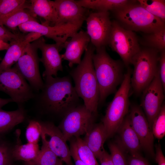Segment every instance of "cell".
I'll list each match as a JSON object with an SVG mask.
<instances>
[{"label": "cell", "mask_w": 165, "mask_h": 165, "mask_svg": "<svg viewBox=\"0 0 165 165\" xmlns=\"http://www.w3.org/2000/svg\"><path fill=\"white\" fill-rule=\"evenodd\" d=\"M38 97L49 110L64 116L78 106L79 97L72 85L71 77H47Z\"/></svg>", "instance_id": "1"}, {"label": "cell", "mask_w": 165, "mask_h": 165, "mask_svg": "<svg viewBox=\"0 0 165 165\" xmlns=\"http://www.w3.org/2000/svg\"><path fill=\"white\" fill-rule=\"evenodd\" d=\"M95 48L90 43L80 63L70 72L78 95L86 108L95 115L99 98V89L93 61Z\"/></svg>", "instance_id": "2"}, {"label": "cell", "mask_w": 165, "mask_h": 165, "mask_svg": "<svg viewBox=\"0 0 165 165\" xmlns=\"http://www.w3.org/2000/svg\"><path fill=\"white\" fill-rule=\"evenodd\" d=\"M93 61L99 89V104L114 93L124 78L123 64L119 60L112 58L107 52L105 47L96 49Z\"/></svg>", "instance_id": "3"}, {"label": "cell", "mask_w": 165, "mask_h": 165, "mask_svg": "<svg viewBox=\"0 0 165 165\" xmlns=\"http://www.w3.org/2000/svg\"><path fill=\"white\" fill-rule=\"evenodd\" d=\"M113 12L121 25L133 31L148 34L165 27V23L150 13L137 1L131 0Z\"/></svg>", "instance_id": "4"}, {"label": "cell", "mask_w": 165, "mask_h": 165, "mask_svg": "<svg viewBox=\"0 0 165 165\" xmlns=\"http://www.w3.org/2000/svg\"><path fill=\"white\" fill-rule=\"evenodd\" d=\"M160 52L145 47L133 57L131 64L134 67L131 77V87L136 94L141 93L159 71Z\"/></svg>", "instance_id": "5"}, {"label": "cell", "mask_w": 165, "mask_h": 165, "mask_svg": "<svg viewBox=\"0 0 165 165\" xmlns=\"http://www.w3.org/2000/svg\"><path fill=\"white\" fill-rule=\"evenodd\" d=\"M131 72L128 69L124 74L121 86L108 105L102 119L108 138L117 132L128 112L129 97L131 88Z\"/></svg>", "instance_id": "6"}, {"label": "cell", "mask_w": 165, "mask_h": 165, "mask_svg": "<svg viewBox=\"0 0 165 165\" xmlns=\"http://www.w3.org/2000/svg\"><path fill=\"white\" fill-rule=\"evenodd\" d=\"M108 45L118 54L127 67L131 64L133 57L141 48L134 31L125 28L117 20L112 21Z\"/></svg>", "instance_id": "7"}, {"label": "cell", "mask_w": 165, "mask_h": 165, "mask_svg": "<svg viewBox=\"0 0 165 165\" xmlns=\"http://www.w3.org/2000/svg\"><path fill=\"white\" fill-rule=\"evenodd\" d=\"M95 116L84 105H78L68 112L59 126L65 141L85 134L94 124Z\"/></svg>", "instance_id": "8"}, {"label": "cell", "mask_w": 165, "mask_h": 165, "mask_svg": "<svg viewBox=\"0 0 165 165\" xmlns=\"http://www.w3.org/2000/svg\"><path fill=\"white\" fill-rule=\"evenodd\" d=\"M0 91L7 94L13 101L19 104L33 97L31 86L15 66L0 71Z\"/></svg>", "instance_id": "9"}, {"label": "cell", "mask_w": 165, "mask_h": 165, "mask_svg": "<svg viewBox=\"0 0 165 165\" xmlns=\"http://www.w3.org/2000/svg\"><path fill=\"white\" fill-rule=\"evenodd\" d=\"M38 49L36 40L28 44L15 65L32 87L37 91L41 90L44 84L39 70Z\"/></svg>", "instance_id": "10"}, {"label": "cell", "mask_w": 165, "mask_h": 165, "mask_svg": "<svg viewBox=\"0 0 165 165\" xmlns=\"http://www.w3.org/2000/svg\"><path fill=\"white\" fill-rule=\"evenodd\" d=\"M82 24L68 23L54 26L41 24L37 21H30L19 25L18 28L24 32H35L52 39L56 43L62 45L69 38L78 32Z\"/></svg>", "instance_id": "11"}, {"label": "cell", "mask_w": 165, "mask_h": 165, "mask_svg": "<svg viewBox=\"0 0 165 165\" xmlns=\"http://www.w3.org/2000/svg\"><path fill=\"white\" fill-rule=\"evenodd\" d=\"M85 20L86 32L91 43L96 49L105 47L108 44L112 28L109 12L89 13Z\"/></svg>", "instance_id": "12"}, {"label": "cell", "mask_w": 165, "mask_h": 165, "mask_svg": "<svg viewBox=\"0 0 165 165\" xmlns=\"http://www.w3.org/2000/svg\"><path fill=\"white\" fill-rule=\"evenodd\" d=\"M164 92L159 71L142 92L140 106L144 110L151 129L153 122L163 103Z\"/></svg>", "instance_id": "13"}, {"label": "cell", "mask_w": 165, "mask_h": 165, "mask_svg": "<svg viewBox=\"0 0 165 165\" xmlns=\"http://www.w3.org/2000/svg\"><path fill=\"white\" fill-rule=\"evenodd\" d=\"M41 137L46 145L66 165H74L66 141L60 129L50 123H41Z\"/></svg>", "instance_id": "14"}, {"label": "cell", "mask_w": 165, "mask_h": 165, "mask_svg": "<svg viewBox=\"0 0 165 165\" xmlns=\"http://www.w3.org/2000/svg\"><path fill=\"white\" fill-rule=\"evenodd\" d=\"M129 115L133 128L140 141L142 148L150 156L155 158L154 137L141 107L137 105H133Z\"/></svg>", "instance_id": "15"}, {"label": "cell", "mask_w": 165, "mask_h": 165, "mask_svg": "<svg viewBox=\"0 0 165 165\" xmlns=\"http://www.w3.org/2000/svg\"><path fill=\"white\" fill-rule=\"evenodd\" d=\"M36 42L38 49L42 52L40 61L43 63L45 69L42 74L43 78L56 77L59 71H63L62 59L59 53L62 49V45L56 43H46L42 36L36 40Z\"/></svg>", "instance_id": "16"}, {"label": "cell", "mask_w": 165, "mask_h": 165, "mask_svg": "<svg viewBox=\"0 0 165 165\" xmlns=\"http://www.w3.org/2000/svg\"><path fill=\"white\" fill-rule=\"evenodd\" d=\"M58 16L57 25L68 23L82 24L89 13V9L79 5L77 1H54Z\"/></svg>", "instance_id": "17"}, {"label": "cell", "mask_w": 165, "mask_h": 165, "mask_svg": "<svg viewBox=\"0 0 165 165\" xmlns=\"http://www.w3.org/2000/svg\"><path fill=\"white\" fill-rule=\"evenodd\" d=\"M69 40L62 45L64 53L61 54L62 59L68 62V65L72 67L81 61V56L90 42V38L86 31L81 30L75 33Z\"/></svg>", "instance_id": "18"}, {"label": "cell", "mask_w": 165, "mask_h": 165, "mask_svg": "<svg viewBox=\"0 0 165 165\" xmlns=\"http://www.w3.org/2000/svg\"><path fill=\"white\" fill-rule=\"evenodd\" d=\"M41 36L40 34L30 32L21 40L9 43L10 46L7 50L5 56L0 63V71L10 68L16 63L22 55L27 45Z\"/></svg>", "instance_id": "19"}, {"label": "cell", "mask_w": 165, "mask_h": 165, "mask_svg": "<svg viewBox=\"0 0 165 165\" xmlns=\"http://www.w3.org/2000/svg\"><path fill=\"white\" fill-rule=\"evenodd\" d=\"M118 131L120 135L118 143L124 149L131 155H141L140 142L133 128L129 115L126 116Z\"/></svg>", "instance_id": "20"}, {"label": "cell", "mask_w": 165, "mask_h": 165, "mask_svg": "<svg viewBox=\"0 0 165 165\" xmlns=\"http://www.w3.org/2000/svg\"><path fill=\"white\" fill-rule=\"evenodd\" d=\"M108 137L103 123L93 124L85 134L83 140L98 160L105 150L104 144Z\"/></svg>", "instance_id": "21"}, {"label": "cell", "mask_w": 165, "mask_h": 165, "mask_svg": "<svg viewBox=\"0 0 165 165\" xmlns=\"http://www.w3.org/2000/svg\"><path fill=\"white\" fill-rule=\"evenodd\" d=\"M30 10L36 17L43 19L42 24L50 26L57 25L58 16L54 1L31 0Z\"/></svg>", "instance_id": "22"}, {"label": "cell", "mask_w": 165, "mask_h": 165, "mask_svg": "<svg viewBox=\"0 0 165 165\" xmlns=\"http://www.w3.org/2000/svg\"><path fill=\"white\" fill-rule=\"evenodd\" d=\"M131 0H77L80 6L87 9L97 11H114L124 6Z\"/></svg>", "instance_id": "23"}, {"label": "cell", "mask_w": 165, "mask_h": 165, "mask_svg": "<svg viewBox=\"0 0 165 165\" xmlns=\"http://www.w3.org/2000/svg\"><path fill=\"white\" fill-rule=\"evenodd\" d=\"M37 17L30 9L23 8L18 9L4 18L0 20V25H5L13 30H16L20 25L30 21H37Z\"/></svg>", "instance_id": "24"}, {"label": "cell", "mask_w": 165, "mask_h": 165, "mask_svg": "<svg viewBox=\"0 0 165 165\" xmlns=\"http://www.w3.org/2000/svg\"><path fill=\"white\" fill-rule=\"evenodd\" d=\"M25 113L22 108L8 111L0 108V133L6 131L22 122Z\"/></svg>", "instance_id": "25"}, {"label": "cell", "mask_w": 165, "mask_h": 165, "mask_svg": "<svg viewBox=\"0 0 165 165\" xmlns=\"http://www.w3.org/2000/svg\"><path fill=\"white\" fill-rule=\"evenodd\" d=\"M40 150L38 143L28 142L23 145L18 143L11 152L12 156L16 160L32 161L37 156Z\"/></svg>", "instance_id": "26"}, {"label": "cell", "mask_w": 165, "mask_h": 165, "mask_svg": "<svg viewBox=\"0 0 165 165\" xmlns=\"http://www.w3.org/2000/svg\"><path fill=\"white\" fill-rule=\"evenodd\" d=\"M141 44L145 47L156 49L159 51L165 50V27L148 34H145Z\"/></svg>", "instance_id": "27"}, {"label": "cell", "mask_w": 165, "mask_h": 165, "mask_svg": "<svg viewBox=\"0 0 165 165\" xmlns=\"http://www.w3.org/2000/svg\"><path fill=\"white\" fill-rule=\"evenodd\" d=\"M23 8L30 9L29 1L25 0H0V20L15 11Z\"/></svg>", "instance_id": "28"}, {"label": "cell", "mask_w": 165, "mask_h": 165, "mask_svg": "<svg viewBox=\"0 0 165 165\" xmlns=\"http://www.w3.org/2000/svg\"><path fill=\"white\" fill-rule=\"evenodd\" d=\"M32 161L36 165L63 164L61 160L43 143L37 156Z\"/></svg>", "instance_id": "29"}, {"label": "cell", "mask_w": 165, "mask_h": 165, "mask_svg": "<svg viewBox=\"0 0 165 165\" xmlns=\"http://www.w3.org/2000/svg\"><path fill=\"white\" fill-rule=\"evenodd\" d=\"M139 3L150 13L165 22L164 0H138Z\"/></svg>", "instance_id": "30"}, {"label": "cell", "mask_w": 165, "mask_h": 165, "mask_svg": "<svg viewBox=\"0 0 165 165\" xmlns=\"http://www.w3.org/2000/svg\"><path fill=\"white\" fill-rule=\"evenodd\" d=\"M79 158L86 165H99L93 152L80 137H75Z\"/></svg>", "instance_id": "31"}, {"label": "cell", "mask_w": 165, "mask_h": 165, "mask_svg": "<svg viewBox=\"0 0 165 165\" xmlns=\"http://www.w3.org/2000/svg\"><path fill=\"white\" fill-rule=\"evenodd\" d=\"M152 130L154 137L158 140L163 138L165 135V106L163 104L159 113L155 118Z\"/></svg>", "instance_id": "32"}, {"label": "cell", "mask_w": 165, "mask_h": 165, "mask_svg": "<svg viewBox=\"0 0 165 165\" xmlns=\"http://www.w3.org/2000/svg\"><path fill=\"white\" fill-rule=\"evenodd\" d=\"M108 147L113 165H128L125 151L118 142L110 143Z\"/></svg>", "instance_id": "33"}, {"label": "cell", "mask_w": 165, "mask_h": 165, "mask_svg": "<svg viewBox=\"0 0 165 165\" xmlns=\"http://www.w3.org/2000/svg\"><path fill=\"white\" fill-rule=\"evenodd\" d=\"M41 132V123L36 121H30L26 131V136L28 142L38 143Z\"/></svg>", "instance_id": "34"}, {"label": "cell", "mask_w": 165, "mask_h": 165, "mask_svg": "<svg viewBox=\"0 0 165 165\" xmlns=\"http://www.w3.org/2000/svg\"><path fill=\"white\" fill-rule=\"evenodd\" d=\"M26 35L20 33H13L0 25V39L5 42L11 43L24 39Z\"/></svg>", "instance_id": "35"}, {"label": "cell", "mask_w": 165, "mask_h": 165, "mask_svg": "<svg viewBox=\"0 0 165 165\" xmlns=\"http://www.w3.org/2000/svg\"><path fill=\"white\" fill-rule=\"evenodd\" d=\"M12 157L11 152L8 147L0 145V165H10Z\"/></svg>", "instance_id": "36"}, {"label": "cell", "mask_w": 165, "mask_h": 165, "mask_svg": "<svg viewBox=\"0 0 165 165\" xmlns=\"http://www.w3.org/2000/svg\"><path fill=\"white\" fill-rule=\"evenodd\" d=\"M70 141V151L71 157L73 158L75 165H86L79 158L77 150V146L74 138L71 139Z\"/></svg>", "instance_id": "37"}, {"label": "cell", "mask_w": 165, "mask_h": 165, "mask_svg": "<svg viewBox=\"0 0 165 165\" xmlns=\"http://www.w3.org/2000/svg\"><path fill=\"white\" fill-rule=\"evenodd\" d=\"M159 62L160 75L163 89L165 90V50L160 52Z\"/></svg>", "instance_id": "38"}, {"label": "cell", "mask_w": 165, "mask_h": 165, "mask_svg": "<svg viewBox=\"0 0 165 165\" xmlns=\"http://www.w3.org/2000/svg\"><path fill=\"white\" fill-rule=\"evenodd\" d=\"M128 165H151L145 158L141 155H130L127 160Z\"/></svg>", "instance_id": "39"}, {"label": "cell", "mask_w": 165, "mask_h": 165, "mask_svg": "<svg viewBox=\"0 0 165 165\" xmlns=\"http://www.w3.org/2000/svg\"><path fill=\"white\" fill-rule=\"evenodd\" d=\"M156 153L155 158L158 165H165V158L163 153L160 143L155 146Z\"/></svg>", "instance_id": "40"}, {"label": "cell", "mask_w": 165, "mask_h": 165, "mask_svg": "<svg viewBox=\"0 0 165 165\" xmlns=\"http://www.w3.org/2000/svg\"><path fill=\"white\" fill-rule=\"evenodd\" d=\"M100 165H113L111 156L105 150L99 159Z\"/></svg>", "instance_id": "41"}, {"label": "cell", "mask_w": 165, "mask_h": 165, "mask_svg": "<svg viewBox=\"0 0 165 165\" xmlns=\"http://www.w3.org/2000/svg\"><path fill=\"white\" fill-rule=\"evenodd\" d=\"M10 46L9 43L0 39V51L7 50Z\"/></svg>", "instance_id": "42"}, {"label": "cell", "mask_w": 165, "mask_h": 165, "mask_svg": "<svg viewBox=\"0 0 165 165\" xmlns=\"http://www.w3.org/2000/svg\"><path fill=\"white\" fill-rule=\"evenodd\" d=\"M11 102L13 101L10 98H2L0 97V108Z\"/></svg>", "instance_id": "43"}, {"label": "cell", "mask_w": 165, "mask_h": 165, "mask_svg": "<svg viewBox=\"0 0 165 165\" xmlns=\"http://www.w3.org/2000/svg\"><path fill=\"white\" fill-rule=\"evenodd\" d=\"M25 165H36L32 161L25 162Z\"/></svg>", "instance_id": "44"}, {"label": "cell", "mask_w": 165, "mask_h": 165, "mask_svg": "<svg viewBox=\"0 0 165 165\" xmlns=\"http://www.w3.org/2000/svg\"><path fill=\"white\" fill-rule=\"evenodd\" d=\"M1 60V58H0V61Z\"/></svg>", "instance_id": "45"}, {"label": "cell", "mask_w": 165, "mask_h": 165, "mask_svg": "<svg viewBox=\"0 0 165 165\" xmlns=\"http://www.w3.org/2000/svg\"><path fill=\"white\" fill-rule=\"evenodd\" d=\"M63 165V164H62V165Z\"/></svg>", "instance_id": "46"}, {"label": "cell", "mask_w": 165, "mask_h": 165, "mask_svg": "<svg viewBox=\"0 0 165 165\" xmlns=\"http://www.w3.org/2000/svg\"><path fill=\"white\" fill-rule=\"evenodd\" d=\"M10 165H12L11 164Z\"/></svg>", "instance_id": "47"}]
</instances>
